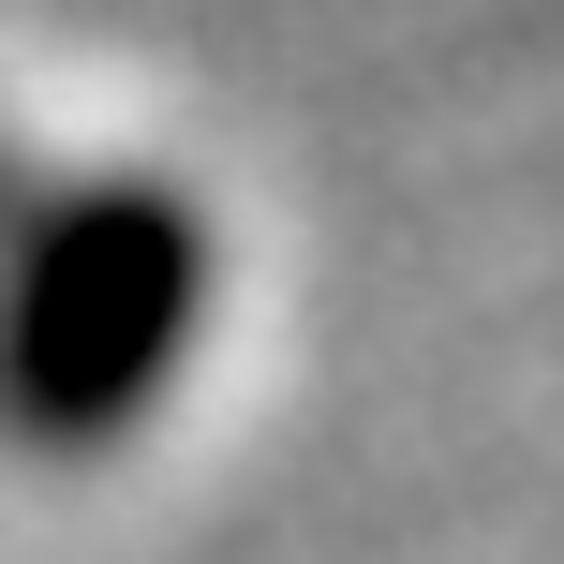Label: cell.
I'll use <instances>...</instances> for the list:
<instances>
[{"label":"cell","mask_w":564,"mask_h":564,"mask_svg":"<svg viewBox=\"0 0 564 564\" xmlns=\"http://www.w3.org/2000/svg\"><path fill=\"white\" fill-rule=\"evenodd\" d=\"M208 341V208L164 178H75L0 253V431L119 446Z\"/></svg>","instance_id":"cell-1"}]
</instances>
